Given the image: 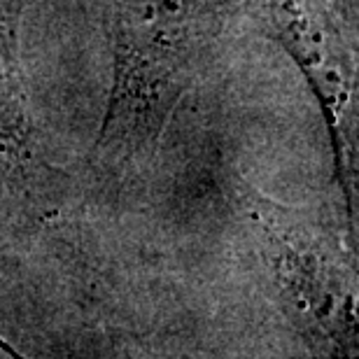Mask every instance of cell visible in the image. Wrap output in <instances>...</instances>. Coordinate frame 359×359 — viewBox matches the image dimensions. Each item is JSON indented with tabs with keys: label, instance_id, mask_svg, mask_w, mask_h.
Segmentation results:
<instances>
[{
	"label": "cell",
	"instance_id": "7a4b0ae2",
	"mask_svg": "<svg viewBox=\"0 0 359 359\" xmlns=\"http://www.w3.org/2000/svg\"><path fill=\"white\" fill-rule=\"evenodd\" d=\"M236 208L252 238L276 306L313 355L357 353L355 241L332 219L287 205L245 182L236 184Z\"/></svg>",
	"mask_w": 359,
	"mask_h": 359
},
{
	"label": "cell",
	"instance_id": "3957f363",
	"mask_svg": "<svg viewBox=\"0 0 359 359\" xmlns=\"http://www.w3.org/2000/svg\"><path fill=\"white\" fill-rule=\"evenodd\" d=\"M243 21L294 61L325 121L348 233L357 236V117L355 47L332 0H243ZM357 241V238H355Z\"/></svg>",
	"mask_w": 359,
	"mask_h": 359
},
{
	"label": "cell",
	"instance_id": "5b68a950",
	"mask_svg": "<svg viewBox=\"0 0 359 359\" xmlns=\"http://www.w3.org/2000/svg\"><path fill=\"white\" fill-rule=\"evenodd\" d=\"M0 348H3V350H5V353H10V355L14 353V350H12L10 346H7V343H5V341H0Z\"/></svg>",
	"mask_w": 359,
	"mask_h": 359
},
{
	"label": "cell",
	"instance_id": "6da1fadb",
	"mask_svg": "<svg viewBox=\"0 0 359 359\" xmlns=\"http://www.w3.org/2000/svg\"><path fill=\"white\" fill-rule=\"evenodd\" d=\"M243 0H112V80L87 180L121 194L154 161L180 100L219 61Z\"/></svg>",
	"mask_w": 359,
	"mask_h": 359
},
{
	"label": "cell",
	"instance_id": "277c9868",
	"mask_svg": "<svg viewBox=\"0 0 359 359\" xmlns=\"http://www.w3.org/2000/svg\"><path fill=\"white\" fill-rule=\"evenodd\" d=\"M28 0H0V177L33 212L54 217L70 182L47 161L21 61Z\"/></svg>",
	"mask_w": 359,
	"mask_h": 359
}]
</instances>
